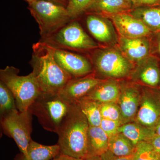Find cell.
I'll use <instances>...</instances> for the list:
<instances>
[{
    "instance_id": "obj_5",
    "label": "cell",
    "mask_w": 160,
    "mask_h": 160,
    "mask_svg": "<svg viewBox=\"0 0 160 160\" xmlns=\"http://www.w3.org/2000/svg\"><path fill=\"white\" fill-rule=\"evenodd\" d=\"M72 105L58 94L41 93L29 109L44 129L57 133Z\"/></svg>"
},
{
    "instance_id": "obj_10",
    "label": "cell",
    "mask_w": 160,
    "mask_h": 160,
    "mask_svg": "<svg viewBox=\"0 0 160 160\" xmlns=\"http://www.w3.org/2000/svg\"><path fill=\"white\" fill-rule=\"evenodd\" d=\"M109 18L120 37L129 38L149 37L152 32L138 19L129 12H121Z\"/></svg>"
},
{
    "instance_id": "obj_18",
    "label": "cell",
    "mask_w": 160,
    "mask_h": 160,
    "mask_svg": "<svg viewBox=\"0 0 160 160\" xmlns=\"http://www.w3.org/2000/svg\"><path fill=\"white\" fill-rule=\"evenodd\" d=\"M121 91L120 86L117 82L104 80L84 98L100 103H115L119 99Z\"/></svg>"
},
{
    "instance_id": "obj_36",
    "label": "cell",
    "mask_w": 160,
    "mask_h": 160,
    "mask_svg": "<svg viewBox=\"0 0 160 160\" xmlns=\"http://www.w3.org/2000/svg\"><path fill=\"white\" fill-rule=\"evenodd\" d=\"M34 1H38V0H34ZM46 1H50V2L58 3V4L62 5L66 7L67 4H68V0H46Z\"/></svg>"
},
{
    "instance_id": "obj_20",
    "label": "cell",
    "mask_w": 160,
    "mask_h": 160,
    "mask_svg": "<svg viewBox=\"0 0 160 160\" xmlns=\"http://www.w3.org/2000/svg\"><path fill=\"white\" fill-rule=\"evenodd\" d=\"M139 93L137 89L129 87L122 89L119 103L122 112L123 124L134 117L137 113L139 103Z\"/></svg>"
},
{
    "instance_id": "obj_37",
    "label": "cell",
    "mask_w": 160,
    "mask_h": 160,
    "mask_svg": "<svg viewBox=\"0 0 160 160\" xmlns=\"http://www.w3.org/2000/svg\"><path fill=\"white\" fill-rule=\"evenodd\" d=\"M85 160H102V159L100 156H93L86 158Z\"/></svg>"
},
{
    "instance_id": "obj_7",
    "label": "cell",
    "mask_w": 160,
    "mask_h": 160,
    "mask_svg": "<svg viewBox=\"0 0 160 160\" xmlns=\"http://www.w3.org/2000/svg\"><path fill=\"white\" fill-rule=\"evenodd\" d=\"M92 64L100 74L113 78L127 76L132 65L121 50L113 48L94 49L91 55Z\"/></svg>"
},
{
    "instance_id": "obj_35",
    "label": "cell",
    "mask_w": 160,
    "mask_h": 160,
    "mask_svg": "<svg viewBox=\"0 0 160 160\" xmlns=\"http://www.w3.org/2000/svg\"><path fill=\"white\" fill-rule=\"evenodd\" d=\"M155 133L158 136H160V116L154 126Z\"/></svg>"
},
{
    "instance_id": "obj_25",
    "label": "cell",
    "mask_w": 160,
    "mask_h": 160,
    "mask_svg": "<svg viewBox=\"0 0 160 160\" xmlns=\"http://www.w3.org/2000/svg\"><path fill=\"white\" fill-rule=\"evenodd\" d=\"M18 110L14 96L11 90L4 83L0 81L1 118Z\"/></svg>"
},
{
    "instance_id": "obj_8",
    "label": "cell",
    "mask_w": 160,
    "mask_h": 160,
    "mask_svg": "<svg viewBox=\"0 0 160 160\" xmlns=\"http://www.w3.org/2000/svg\"><path fill=\"white\" fill-rule=\"evenodd\" d=\"M32 113L30 109L18 110L1 118L4 134L13 139L22 153L26 152L32 140Z\"/></svg>"
},
{
    "instance_id": "obj_11",
    "label": "cell",
    "mask_w": 160,
    "mask_h": 160,
    "mask_svg": "<svg viewBox=\"0 0 160 160\" xmlns=\"http://www.w3.org/2000/svg\"><path fill=\"white\" fill-rule=\"evenodd\" d=\"M103 81L92 73L82 77L72 78L58 94L69 104H75Z\"/></svg>"
},
{
    "instance_id": "obj_29",
    "label": "cell",
    "mask_w": 160,
    "mask_h": 160,
    "mask_svg": "<svg viewBox=\"0 0 160 160\" xmlns=\"http://www.w3.org/2000/svg\"><path fill=\"white\" fill-rule=\"evenodd\" d=\"M122 125V123L118 121L102 118L100 127L110 138L118 133L119 128Z\"/></svg>"
},
{
    "instance_id": "obj_2",
    "label": "cell",
    "mask_w": 160,
    "mask_h": 160,
    "mask_svg": "<svg viewBox=\"0 0 160 160\" xmlns=\"http://www.w3.org/2000/svg\"><path fill=\"white\" fill-rule=\"evenodd\" d=\"M89 124L77 105L72 104L57 132L61 153L86 159Z\"/></svg>"
},
{
    "instance_id": "obj_30",
    "label": "cell",
    "mask_w": 160,
    "mask_h": 160,
    "mask_svg": "<svg viewBox=\"0 0 160 160\" xmlns=\"http://www.w3.org/2000/svg\"><path fill=\"white\" fill-rule=\"evenodd\" d=\"M152 38L150 41L151 42V53L160 62V31L153 32L152 34Z\"/></svg>"
},
{
    "instance_id": "obj_31",
    "label": "cell",
    "mask_w": 160,
    "mask_h": 160,
    "mask_svg": "<svg viewBox=\"0 0 160 160\" xmlns=\"http://www.w3.org/2000/svg\"><path fill=\"white\" fill-rule=\"evenodd\" d=\"M133 9L138 7L160 5V0H131Z\"/></svg>"
},
{
    "instance_id": "obj_34",
    "label": "cell",
    "mask_w": 160,
    "mask_h": 160,
    "mask_svg": "<svg viewBox=\"0 0 160 160\" xmlns=\"http://www.w3.org/2000/svg\"><path fill=\"white\" fill-rule=\"evenodd\" d=\"M52 160H85V159L72 157L69 156L67 155L60 153V154L58 155V156Z\"/></svg>"
},
{
    "instance_id": "obj_21",
    "label": "cell",
    "mask_w": 160,
    "mask_h": 160,
    "mask_svg": "<svg viewBox=\"0 0 160 160\" xmlns=\"http://www.w3.org/2000/svg\"><path fill=\"white\" fill-rule=\"evenodd\" d=\"M153 32L160 31V5L134 8L129 12Z\"/></svg>"
},
{
    "instance_id": "obj_12",
    "label": "cell",
    "mask_w": 160,
    "mask_h": 160,
    "mask_svg": "<svg viewBox=\"0 0 160 160\" xmlns=\"http://www.w3.org/2000/svg\"><path fill=\"white\" fill-rule=\"evenodd\" d=\"M86 18L87 29L98 42L105 45H113L118 38L112 22L101 15L89 13Z\"/></svg>"
},
{
    "instance_id": "obj_19",
    "label": "cell",
    "mask_w": 160,
    "mask_h": 160,
    "mask_svg": "<svg viewBox=\"0 0 160 160\" xmlns=\"http://www.w3.org/2000/svg\"><path fill=\"white\" fill-rule=\"evenodd\" d=\"M109 138L100 126H89L87 135V158L108 151Z\"/></svg>"
},
{
    "instance_id": "obj_33",
    "label": "cell",
    "mask_w": 160,
    "mask_h": 160,
    "mask_svg": "<svg viewBox=\"0 0 160 160\" xmlns=\"http://www.w3.org/2000/svg\"><path fill=\"white\" fill-rule=\"evenodd\" d=\"M147 142L150 143L154 150L160 154V136L155 134Z\"/></svg>"
},
{
    "instance_id": "obj_15",
    "label": "cell",
    "mask_w": 160,
    "mask_h": 160,
    "mask_svg": "<svg viewBox=\"0 0 160 160\" xmlns=\"http://www.w3.org/2000/svg\"><path fill=\"white\" fill-rule=\"evenodd\" d=\"M138 77L144 84L152 87H160V62L150 55L137 63Z\"/></svg>"
},
{
    "instance_id": "obj_3",
    "label": "cell",
    "mask_w": 160,
    "mask_h": 160,
    "mask_svg": "<svg viewBox=\"0 0 160 160\" xmlns=\"http://www.w3.org/2000/svg\"><path fill=\"white\" fill-rule=\"evenodd\" d=\"M18 68L7 66L0 70V81L11 90L18 110L23 112L30 108L42 92L31 72L27 75L20 76Z\"/></svg>"
},
{
    "instance_id": "obj_22",
    "label": "cell",
    "mask_w": 160,
    "mask_h": 160,
    "mask_svg": "<svg viewBox=\"0 0 160 160\" xmlns=\"http://www.w3.org/2000/svg\"><path fill=\"white\" fill-rule=\"evenodd\" d=\"M118 132L124 135L135 146L140 142H148L155 135L154 129L138 123L123 124L119 128Z\"/></svg>"
},
{
    "instance_id": "obj_9",
    "label": "cell",
    "mask_w": 160,
    "mask_h": 160,
    "mask_svg": "<svg viewBox=\"0 0 160 160\" xmlns=\"http://www.w3.org/2000/svg\"><path fill=\"white\" fill-rule=\"evenodd\" d=\"M54 54L59 65L72 78L82 77L93 72L91 62L82 55L55 48Z\"/></svg>"
},
{
    "instance_id": "obj_38",
    "label": "cell",
    "mask_w": 160,
    "mask_h": 160,
    "mask_svg": "<svg viewBox=\"0 0 160 160\" xmlns=\"http://www.w3.org/2000/svg\"><path fill=\"white\" fill-rule=\"evenodd\" d=\"M24 1H26V2H28V4H29L33 2L34 0H24Z\"/></svg>"
},
{
    "instance_id": "obj_4",
    "label": "cell",
    "mask_w": 160,
    "mask_h": 160,
    "mask_svg": "<svg viewBox=\"0 0 160 160\" xmlns=\"http://www.w3.org/2000/svg\"><path fill=\"white\" fill-rule=\"evenodd\" d=\"M28 9L38 25L41 40L49 38L72 21L66 7L50 1H34Z\"/></svg>"
},
{
    "instance_id": "obj_26",
    "label": "cell",
    "mask_w": 160,
    "mask_h": 160,
    "mask_svg": "<svg viewBox=\"0 0 160 160\" xmlns=\"http://www.w3.org/2000/svg\"><path fill=\"white\" fill-rule=\"evenodd\" d=\"M132 160H160V154L147 142H141L135 147Z\"/></svg>"
},
{
    "instance_id": "obj_17",
    "label": "cell",
    "mask_w": 160,
    "mask_h": 160,
    "mask_svg": "<svg viewBox=\"0 0 160 160\" xmlns=\"http://www.w3.org/2000/svg\"><path fill=\"white\" fill-rule=\"evenodd\" d=\"M60 153L61 149L58 144L46 146L32 139L26 153H19L13 160H51L58 156Z\"/></svg>"
},
{
    "instance_id": "obj_28",
    "label": "cell",
    "mask_w": 160,
    "mask_h": 160,
    "mask_svg": "<svg viewBox=\"0 0 160 160\" xmlns=\"http://www.w3.org/2000/svg\"><path fill=\"white\" fill-rule=\"evenodd\" d=\"M100 109L102 118L118 121L123 125L122 112L115 103H100Z\"/></svg>"
},
{
    "instance_id": "obj_23",
    "label": "cell",
    "mask_w": 160,
    "mask_h": 160,
    "mask_svg": "<svg viewBox=\"0 0 160 160\" xmlns=\"http://www.w3.org/2000/svg\"><path fill=\"white\" fill-rule=\"evenodd\" d=\"M75 104L86 117L89 126H100L102 118L100 111L99 103L83 98Z\"/></svg>"
},
{
    "instance_id": "obj_6",
    "label": "cell",
    "mask_w": 160,
    "mask_h": 160,
    "mask_svg": "<svg viewBox=\"0 0 160 160\" xmlns=\"http://www.w3.org/2000/svg\"><path fill=\"white\" fill-rule=\"evenodd\" d=\"M40 41L57 49L72 52L94 50L99 47L76 20H72L54 34Z\"/></svg>"
},
{
    "instance_id": "obj_14",
    "label": "cell",
    "mask_w": 160,
    "mask_h": 160,
    "mask_svg": "<svg viewBox=\"0 0 160 160\" xmlns=\"http://www.w3.org/2000/svg\"><path fill=\"white\" fill-rule=\"evenodd\" d=\"M160 116V91L146 95L137 114L138 123L154 129Z\"/></svg>"
},
{
    "instance_id": "obj_24",
    "label": "cell",
    "mask_w": 160,
    "mask_h": 160,
    "mask_svg": "<svg viewBox=\"0 0 160 160\" xmlns=\"http://www.w3.org/2000/svg\"><path fill=\"white\" fill-rule=\"evenodd\" d=\"M136 146L122 133L118 132L109 138L108 150L118 156H131Z\"/></svg>"
},
{
    "instance_id": "obj_13",
    "label": "cell",
    "mask_w": 160,
    "mask_h": 160,
    "mask_svg": "<svg viewBox=\"0 0 160 160\" xmlns=\"http://www.w3.org/2000/svg\"><path fill=\"white\" fill-rule=\"evenodd\" d=\"M118 43L120 50L132 63H138L151 55V42L148 37L129 38L120 37Z\"/></svg>"
},
{
    "instance_id": "obj_16",
    "label": "cell",
    "mask_w": 160,
    "mask_h": 160,
    "mask_svg": "<svg viewBox=\"0 0 160 160\" xmlns=\"http://www.w3.org/2000/svg\"><path fill=\"white\" fill-rule=\"evenodd\" d=\"M132 9L131 0H93L86 12L106 17L121 12H129Z\"/></svg>"
},
{
    "instance_id": "obj_32",
    "label": "cell",
    "mask_w": 160,
    "mask_h": 160,
    "mask_svg": "<svg viewBox=\"0 0 160 160\" xmlns=\"http://www.w3.org/2000/svg\"><path fill=\"white\" fill-rule=\"evenodd\" d=\"M102 160H132L131 156H118L109 150L101 156Z\"/></svg>"
},
{
    "instance_id": "obj_27",
    "label": "cell",
    "mask_w": 160,
    "mask_h": 160,
    "mask_svg": "<svg viewBox=\"0 0 160 160\" xmlns=\"http://www.w3.org/2000/svg\"><path fill=\"white\" fill-rule=\"evenodd\" d=\"M93 0H68L66 9L71 20H76L84 12Z\"/></svg>"
},
{
    "instance_id": "obj_1",
    "label": "cell",
    "mask_w": 160,
    "mask_h": 160,
    "mask_svg": "<svg viewBox=\"0 0 160 160\" xmlns=\"http://www.w3.org/2000/svg\"><path fill=\"white\" fill-rule=\"evenodd\" d=\"M29 64L31 73L36 80L42 93L58 94L72 77L59 65L54 58V48L39 41L32 46Z\"/></svg>"
}]
</instances>
